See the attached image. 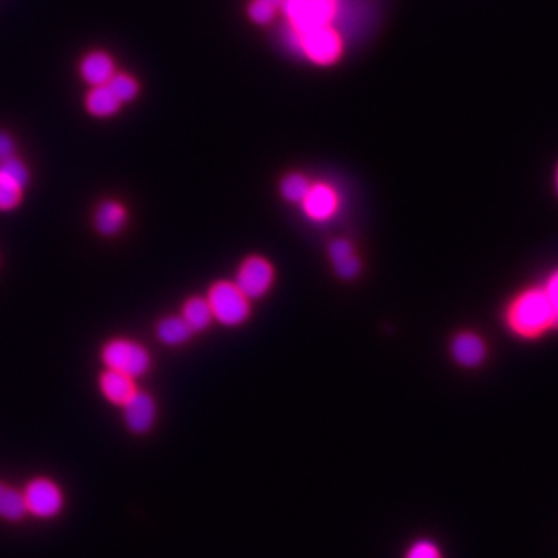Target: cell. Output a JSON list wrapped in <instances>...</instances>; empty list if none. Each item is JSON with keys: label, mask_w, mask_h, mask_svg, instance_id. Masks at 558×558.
Masks as SVG:
<instances>
[{"label": "cell", "mask_w": 558, "mask_h": 558, "mask_svg": "<svg viewBox=\"0 0 558 558\" xmlns=\"http://www.w3.org/2000/svg\"><path fill=\"white\" fill-rule=\"evenodd\" d=\"M180 311H182L180 315L183 320L188 323L195 334L204 332L214 323L212 307L208 304L205 296H197V295L189 296L188 300L183 303Z\"/></svg>", "instance_id": "obj_15"}, {"label": "cell", "mask_w": 558, "mask_h": 558, "mask_svg": "<svg viewBox=\"0 0 558 558\" xmlns=\"http://www.w3.org/2000/svg\"><path fill=\"white\" fill-rule=\"evenodd\" d=\"M300 206L312 222H329L340 210V195L330 183L312 182L311 189Z\"/></svg>", "instance_id": "obj_8"}, {"label": "cell", "mask_w": 558, "mask_h": 558, "mask_svg": "<svg viewBox=\"0 0 558 558\" xmlns=\"http://www.w3.org/2000/svg\"><path fill=\"white\" fill-rule=\"evenodd\" d=\"M27 515L29 512L22 492L0 481V518L10 523H18Z\"/></svg>", "instance_id": "obj_16"}, {"label": "cell", "mask_w": 558, "mask_h": 558, "mask_svg": "<svg viewBox=\"0 0 558 558\" xmlns=\"http://www.w3.org/2000/svg\"><path fill=\"white\" fill-rule=\"evenodd\" d=\"M275 267L261 254H250L237 265L235 282L250 301L261 300L275 284Z\"/></svg>", "instance_id": "obj_7"}, {"label": "cell", "mask_w": 558, "mask_h": 558, "mask_svg": "<svg viewBox=\"0 0 558 558\" xmlns=\"http://www.w3.org/2000/svg\"><path fill=\"white\" fill-rule=\"evenodd\" d=\"M505 324L518 337L535 338L551 328H557V315L543 287H530L509 303Z\"/></svg>", "instance_id": "obj_1"}, {"label": "cell", "mask_w": 558, "mask_h": 558, "mask_svg": "<svg viewBox=\"0 0 558 558\" xmlns=\"http://www.w3.org/2000/svg\"><path fill=\"white\" fill-rule=\"evenodd\" d=\"M288 47L306 59L311 64L329 67L340 61L345 54V41L340 29L335 25H324L312 29L301 35L286 31Z\"/></svg>", "instance_id": "obj_2"}, {"label": "cell", "mask_w": 558, "mask_h": 558, "mask_svg": "<svg viewBox=\"0 0 558 558\" xmlns=\"http://www.w3.org/2000/svg\"><path fill=\"white\" fill-rule=\"evenodd\" d=\"M341 0H281L279 12L286 18V31L301 35L309 29L335 25Z\"/></svg>", "instance_id": "obj_3"}, {"label": "cell", "mask_w": 558, "mask_h": 558, "mask_svg": "<svg viewBox=\"0 0 558 558\" xmlns=\"http://www.w3.org/2000/svg\"><path fill=\"white\" fill-rule=\"evenodd\" d=\"M555 188H557V195H558V168H557V174H555Z\"/></svg>", "instance_id": "obj_27"}, {"label": "cell", "mask_w": 558, "mask_h": 558, "mask_svg": "<svg viewBox=\"0 0 558 558\" xmlns=\"http://www.w3.org/2000/svg\"><path fill=\"white\" fill-rule=\"evenodd\" d=\"M98 387H100L103 397L113 405L121 406L126 400L129 399L132 394L136 393V379L126 376L123 372L104 368L98 377Z\"/></svg>", "instance_id": "obj_13"}, {"label": "cell", "mask_w": 558, "mask_h": 558, "mask_svg": "<svg viewBox=\"0 0 558 558\" xmlns=\"http://www.w3.org/2000/svg\"><path fill=\"white\" fill-rule=\"evenodd\" d=\"M312 180L303 172H288L282 177L279 183V193L284 200L288 204L300 205L303 199L306 197L307 191L311 189Z\"/></svg>", "instance_id": "obj_18"}, {"label": "cell", "mask_w": 558, "mask_h": 558, "mask_svg": "<svg viewBox=\"0 0 558 558\" xmlns=\"http://www.w3.org/2000/svg\"><path fill=\"white\" fill-rule=\"evenodd\" d=\"M83 77L87 83L96 86H106L111 78L113 77V64L111 58H107L106 54H92L84 59Z\"/></svg>", "instance_id": "obj_17"}, {"label": "cell", "mask_w": 558, "mask_h": 558, "mask_svg": "<svg viewBox=\"0 0 558 558\" xmlns=\"http://www.w3.org/2000/svg\"><path fill=\"white\" fill-rule=\"evenodd\" d=\"M14 157V141L12 137L0 132V162Z\"/></svg>", "instance_id": "obj_26"}, {"label": "cell", "mask_w": 558, "mask_h": 558, "mask_svg": "<svg viewBox=\"0 0 558 558\" xmlns=\"http://www.w3.org/2000/svg\"><path fill=\"white\" fill-rule=\"evenodd\" d=\"M193 329L182 315H166L155 324V337L165 346L179 347L193 338Z\"/></svg>", "instance_id": "obj_14"}, {"label": "cell", "mask_w": 558, "mask_h": 558, "mask_svg": "<svg viewBox=\"0 0 558 558\" xmlns=\"http://www.w3.org/2000/svg\"><path fill=\"white\" fill-rule=\"evenodd\" d=\"M87 107L88 111L96 117H109L118 111L120 101L117 100L115 95L112 94L111 88L107 86H96L88 94Z\"/></svg>", "instance_id": "obj_19"}, {"label": "cell", "mask_w": 558, "mask_h": 558, "mask_svg": "<svg viewBox=\"0 0 558 558\" xmlns=\"http://www.w3.org/2000/svg\"><path fill=\"white\" fill-rule=\"evenodd\" d=\"M128 210L118 200H103L94 212V227L96 233L104 237L120 235L128 225Z\"/></svg>", "instance_id": "obj_11"}, {"label": "cell", "mask_w": 558, "mask_h": 558, "mask_svg": "<svg viewBox=\"0 0 558 558\" xmlns=\"http://www.w3.org/2000/svg\"><path fill=\"white\" fill-rule=\"evenodd\" d=\"M205 298L212 307L214 321L225 328L242 326L252 315V301L229 279L212 282Z\"/></svg>", "instance_id": "obj_4"}, {"label": "cell", "mask_w": 558, "mask_h": 558, "mask_svg": "<svg viewBox=\"0 0 558 558\" xmlns=\"http://www.w3.org/2000/svg\"><path fill=\"white\" fill-rule=\"evenodd\" d=\"M543 290H545L547 300H549V303L553 304L554 311H555L558 326V269L549 275L546 282H545V286H543Z\"/></svg>", "instance_id": "obj_25"}, {"label": "cell", "mask_w": 558, "mask_h": 558, "mask_svg": "<svg viewBox=\"0 0 558 558\" xmlns=\"http://www.w3.org/2000/svg\"><path fill=\"white\" fill-rule=\"evenodd\" d=\"M328 256L334 265V271L341 279L351 281L357 278L362 271V261H360L353 242L347 241L345 237H337L330 242L328 247Z\"/></svg>", "instance_id": "obj_12"}, {"label": "cell", "mask_w": 558, "mask_h": 558, "mask_svg": "<svg viewBox=\"0 0 558 558\" xmlns=\"http://www.w3.org/2000/svg\"><path fill=\"white\" fill-rule=\"evenodd\" d=\"M126 429L134 435H146L155 425L159 408L151 394L137 389L121 405Z\"/></svg>", "instance_id": "obj_9"}, {"label": "cell", "mask_w": 558, "mask_h": 558, "mask_svg": "<svg viewBox=\"0 0 558 558\" xmlns=\"http://www.w3.org/2000/svg\"><path fill=\"white\" fill-rule=\"evenodd\" d=\"M404 558H444L441 549L435 541L429 538H419L406 547Z\"/></svg>", "instance_id": "obj_24"}, {"label": "cell", "mask_w": 558, "mask_h": 558, "mask_svg": "<svg viewBox=\"0 0 558 558\" xmlns=\"http://www.w3.org/2000/svg\"><path fill=\"white\" fill-rule=\"evenodd\" d=\"M0 174L6 177L10 182L18 185L19 188L25 189L29 187V171L24 162L10 157V159L0 162Z\"/></svg>", "instance_id": "obj_22"}, {"label": "cell", "mask_w": 558, "mask_h": 558, "mask_svg": "<svg viewBox=\"0 0 558 558\" xmlns=\"http://www.w3.org/2000/svg\"><path fill=\"white\" fill-rule=\"evenodd\" d=\"M101 360L109 370L123 372L132 379H140L153 366V355L140 341L115 337L101 347Z\"/></svg>", "instance_id": "obj_5"}, {"label": "cell", "mask_w": 558, "mask_h": 558, "mask_svg": "<svg viewBox=\"0 0 558 558\" xmlns=\"http://www.w3.org/2000/svg\"><path fill=\"white\" fill-rule=\"evenodd\" d=\"M24 191L0 174V212H14L24 200Z\"/></svg>", "instance_id": "obj_21"}, {"label": "cell", "mask_w": 558, "mask_h": 558, "mask_svg": "<svg viewBox=\"0 0 558 558\" xmlns=\"http://www.w3.org/2000/svg\"><path fill=\"white\" fill-rule=\"evenodd\" d=\"M452 359L462 368H478L487 359V345L481 335L462 330L450 341Z\"/></svg>", "instance_id": "obj_10"}, {"label": "cell", "mask_w": 558, "mask_h": 558, "mask_svg": "<svg viewBox=\"0 0 558 558\" xmlns=\"http://www.w3.org/2000/svg\"><path fill=\"white\" fill-rule=\"evenodd\" d=\"M281 8V0H252L248 5V18L254 24H271Z\"/></svg>", "instance_id": "obj_20"}, {"label": "cell", "mask_w": 558, "mask_h": 558, "mask_svg": "<svg viewBox=\"0 0 558 558\" xmlns=\"http://www.w3.org/2000/svg\"><path fill=\"white\" fill-rule=\"evenodd\" d=\"M106 86L111 88L112 94L117 96L120 103L132 100L137 95V90H138L136 81L126 77V75H113Z\"/></svg>", "instance_id": "obj_23"}, {"label": "cell", "mask_w": 558, "mask_h": 558, "mask_svg": "<svg viewBox=\"0 0 558 558\" xmlns=\"http://www.w3.org/2000/svg\"><path fill=\"white\" fill-rule=\"evenodd\" d=\"M25 505L29 515L41 520H52L64 511L65 496L59 484L46 476H37L27 482L24 490Z\"/></svg>", "instance_id": "obj_6"}]
</instances>
